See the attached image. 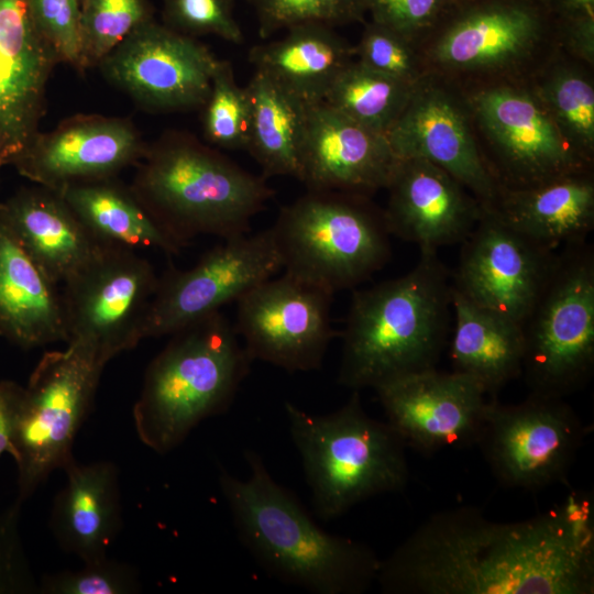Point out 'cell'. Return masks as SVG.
<instances>
[{
    "label": "cell",
    "mask_w": 594,
    "mask_h": 594,
    "mask_svg": "<svg viewBox=\"0 0 594 594\" xmlns=\"http://www.w3.org/2000/svg\"><path fill=\"white\" fill-rule=\"evenodd\" d=\"M165 25L188 36L216 35L241 44L242 30L234 16V0H163Z\"/></svg>",
    "instance_id": "obj_39"
},
{
    "label": "cell",
    "mask_w": 594,
    "mask_h": 594,
    "mask_svg": "<svg viewBox=\"0 0 594 594\" xmlns=\"http://www.w3.org/2000/svg\"><path fill=\"white\" fill-rule=\"evenodd\" d=\"M3 165H6V163H4L3 158L0 156V167L3 166Z\"/></svg>",
    "instance_id": "obj_46"
},
{
    "label": "cell",
    "mask_w": 594,
    "mask_h": 594,
    "mask_svg": "<svg viewBox=\"0 0 594 594\" xmlns=\"http://www.w3.org/2000/svg\"><path fill=\"white\" fill-rule=\"evenodd\" d=\"M587 428L564 398L529 393L518 404H487L476 444L493 476L509 488L565 482Z\"/></svg>",
    "instance_id": "obj_13"
},
{
    "label": "cell",
    "mask_w": 594,
    "mask_h": 594,
    "mask_svg": "<svg viewBox=\"0 0 594 594\" xmlns=\"http://www.w3.org/2000/svg\"><path fill=\"white\" fill-rule=\"evenodd\" d=\"M245 87L251 102L246 151L264 178H298L307 105L257 72Z\"/></svg>",
    "instance_id": "obj_31"
},
{
    "label": "cell",
    "mask_w": 594,
    "mask_h": 594,
    "mask_svg": "<svg viewBox=\"0 0 594 594\" xmlns=\"http://www.w3.org/2000/svg\"><path fill=\"white\" fill-rule=\"evenodd\" d=\"M249 476L220 468L221 493L234 528L272 576L315 594H361L376 582L381 559L366 544L322 529L276 482L261 455L245 450Z\"/></svg>",
    "instance_id": "obj_2"
},
{
    "label": "cell",
    "mask_w": 594,
    "mask_h": 594,
    "mask_svg": "<svg viewBox=\"0 0 594 594\" xmlns=\"http://www.w3.org/2000/svg\"><path fill=\"white\" fill-rule=\"evenodd\" d=\"M354 57L364 66L411 86L428 74L418 43L373 21L366 24L354 46Z\"/></svg>",
    "instance_id": "obj_37"
},
{
    "label": "cell",
    "mask_w": 594,
    "mask_h": 594,
    "mask_svg": "<svg viewBox=\"0 0 594 594\" xmlns=\"http://www.w3.org/2000/svg\"><path fill=\"white\" fill-rule=\"evenodd\" d=\"M450 334L452 372L476 382L491 397L521 376L524 332L520 323L480 307L452 288Z\"/></svg>",
    "instance_id": "obj_29"
},
{
    "label": "cell",
    "mask_w": 594,
    "mask_h": 594,
    "mask_svg": "<svg viewBox=\"0 0 594 594\" xmlns=\"http://www.w3.org/2000/svg\"><path fill=\"white\" fill-rule=\"evenodd\" d=\"M100 243L177 255L183 249L153 219L131 189L112 178L68 185L56 191Z\"/></svg>",
    "instance_id": "obj_30"
},
{
    "label": "cell",
    "mask_w": 594,
    "mask_h": 594,
    "mask_svg": "<svg viewBox=\"0 0 594 594\" xmlns=\"http://www.w3.org/2000/svg\"><path fill=\"white\" fill-rule=\"evenodd\" d=\"M145 151L129 121L80 116L51 132H38L11 165L36 185L58 191L76 183L112 178Z\"/></svg>",
    "instance_id": "obj_20"
},
{
    "label": "cell",
    "mask_w": 594,
    "mask_h": 594,
    "mask_svg": "<svg viewBox=\"0 0 594 594\" xmlns=\"http://www.w3.org/2000/svg\"><path fill=\"white\" fill-rule=\"evenodd\" d=\"M398 162L385 134L324 101L307 106L297 178L307 190L370 196L386 189Z\"/></svg>",
    "instance_id": "obj_21"
},
{
    "label": "cell",
    "mask_w": 594,
    "mask_h": 594,
    "mask_svg": "<svg viewBox=\"0 0 594 594\" xmlns=\"http://www.w3.org/2000/svg\"><path fill=\"white\" fill-rule=\"evenodd\" d=\"M23 386L0 381V455L11 451Z\"/></svg>",
    "instance_id": "obj_44"
},
{
    "label": "cell",
    "mask_w": 594,
    "mask_h": 594,
    "mask_svg": "<svg viewBox=\"0 0 594 594\" xmlns=\"http://www.w3.org/2000/svg\"><path fill=\"white\" fill-rule=\"evenodd\" d=\"M387 422L406 447L422 453L476 444L488 400L473 380L437 369L374 389Z\"/></svg>",
    "instance_id": "obj_19"
},
{
    "label": "cell",
    "mask_w": 594,
    "mask_h": 594,
    "mask_svg": "<svg viewBox=\"0 0 594 594\" xmlns=\"http://www.w3.org/2000/svg\"><path fill=\"white\" fill-rule=\"evenodd\" d=\"M484 209L505 224L550 249L586 241L594 229V178L583 170L524 188L502 187Z\"/></svg>",
    "instance_id": "obj_26"
},
{
    "label": "cell",
    "mask_w": 594,
    "mask_h": 594,
    "mask_svg": "<svg viewBox=\"0 0 594 594\" xmlns=\"http://www.w3.org/2000/svg\"><path fill=\"white\" fill-rule=\"evenodd\" d=\"M564 18H570L585 12H594V0H557Z\"/></svg>",
    "instance_id": "obj_45"
},
{
    "label": "cell",
    "mask_w": 594,
    "mask_h": 594,
    "mask_svg": "<svg viewBox=\"0 0 594 594\" xmlns=\"http://www.w3.org/2000/svg\"><path fill=\"white\" fill-rule=\"evenodd\" d=\"M34 22L58 62L81 66L80 0H28Z\"/></svg>",
    "instance_id": "obj_40"
},
{
    "label": "cell",
    "mask_w": 594,
    "mask_h": 594,
    "mask_svg": "<svg viewBox=\"0 0 594 594\" xmlns=\"http://www.w3.org/2000/svg\"><path fill=\"white\" fill-rule=\"evenodd\" d=\"M160 278L135 250L105 244L61 287L67 344L105 365L142 340V327Z\"/></svg>",
    "instance_id": "obj_12"
},
{
    "label": "cell",
    "mask_w": 594,
    "mask_h": 594,
    "mask_svg": "<svg viewBox=\"0 0 594 594\" xmlns=\"http://www.w3.org/2000/svg\"><path fill=\"white\" fill-rule=\"evenodd\" d=\"M105 366L74 344L44 353L36 364L23 386L10 451L21 503L74 459L75 438L91 409Z\"/></svg>",
    "instance_id": "obj_9"
},
{
    "label": "cell",
    "mask_w": 594,
    "mask_h": 594,
    "mask_svg": "<svg viewBox=\"0 0 594 594\" xmlns=\"http://www.w3.org/2000/svg\"><path fill=\"white\" fill-rule=\"evenodd\" d=\"M65 486L54 499L50 526L59 547L82 562L107 557L121 529L119 472L110 461L75 458L64 468Z\"/></svg>",
    "instance_id": "obj_25"
},
{
    "label": "cell",
    "mask_w": 594,
    "mask_h": 594,
    "mask_svg": "<svg viewBox=\"0 0 594 594\" xmlns=\"http://www.w3.org/2000/svg\"><path fill=\"white\" fill-rule=\"evenodd\" d=\"M21 504L0 514V594L38 593L18 529Z\"/></svg>",
    "instance_id": "obj_41"
},
{
    "label": "cell",
    "mask_w": 594,
    "mask_h": 594,
    "mask_svg": "<svg viewBox=\"0 0 594 594\" xmlns=\"http://www.w3.org/2000/svg\"><path fill=\"white\" fill-rule=\"evenodd\" d=\"M332 300L333 294L284 273L237 301L233 326L253 361L290 373L316 371L338 334Z\"/></svg>",
    "instance_id": "obj_15"
},
{
    "label": "cell",
    "mask_w": 594,
    "mask_h": 594,
    "mask_svg": "<svg viewBox=\"0 0 594 594\" xmlns=\"http://www.w3.org/2000/svg\"><path fill=\"white\" fill-rule=\"evenodd\" d=\"M452 323L451 273L437 252H420L408 273L353 289L338 383L351 391L375 389L436 369Z\"/></svg>",
    "instance_id": "obj_3"
},
{
    "label": "cell",
    "mask_w": 594,
    "mask_h": 594,
    "mask_svg": "<svg viewBox=\"0 0 594 594\" xmlns=\"http://www.w3.org/2000/svg\"><path fill=\"white\" fill-rule=\"evenodd\" d=\"M449 0H362L372 21L419 44Z\"/></svg>",
    "instance_id": "obj_42"
},
{
    "label": "cell",
    "mask_w": 594,
    "mask_h": 594,
    "mask_svg": "<svg viewBox=\"0 0 594 594\" xmlns=\"http://www.w3.org/2000/svg\"><path fill=\"white\" fill-rule=\"evenodd\" d=\"M561 35L564 52L573 59L594 65V12L566 18Z\"/></svg>",
    "instance_id": "obj_43"
},
{
    "label": "cell",
    "mask_w": 594,
    "mask_h": 594,
    "mask_svg": "<svg viewBox=\"0 0 594 594\" xmlns=\"http://www.w3.org/2000/svg\"><path fill=\"white\" fill-rule=\"evenodd\" d=\"M473 128L463 92L453 82L428 73L414 87L386 138L399 160L421 158L439 166L488 207L502 186Z\"/></svg>",
    "instance_id": "obj_16"
},
{
    "label": "cell",
    "mask_w": 594,
    "mask_h": 594,
    "mask_svg": "<svg viewBox=\"0 0 594 594\" xmlns=\"http://www.w3.org/2000/svg\"><path fill=\"white\" fill-rule=\"evenodd\" d=\"M202 108V130L209 143L227 150H246L251 102L246 87L238 85L230 62L219 61Z\"/></svg>",
    "instance_id": "obj_35"
},
{
    "label": "cell",
    "mask_w": 594,
    "mask_h": 594,
    "mask_svg": "<svg viewBox=\"0 0 594 594\" xmlns=\"http://www.w3.org/2000/svg\"><path fill=\"white\" fill-rule=\"evenodd\" d=\"M58 58L28 0H0V156L6 165L36 136Z\"/></svg>",
    "instance_id": "obj_23"
},
{
    "label": "cell",
    "mask_w": 594,
    "mask_h": 594,
    "mask_svg": "<svg viewBox=\"0 0 594 594\" xmlns=\"http://www.w3.org/2000/svg\"><path fill=\"white\" fill-rule=\"evenodd\" d=\"M271 229L284 273L333 295L355 289L392 256L383 209L364 195L307 190Z\"/></svg>",
    "instance_id": "obj_7"
},
{
    "label": "cell",
    "mask_w": 594,
    "mask_h": 594,
    "mask_svg": "<svg viewBox=\"0 0 594 594\" xmlns=\"http://www.w3.org/2000/svg\"><path fill=\"white\" fill-rule=\"evenodd\" d=\"M0 218L59 288L105 245L92 237L58 193L38 185L1 202Z\"/></svg>",
    "instance_id": "obj_24"
},
{
    "label": "cell",
    "mask_w": 594,
    "mask_h": 594,
    "mask_svg": "<svg viewBox=\"0 0 594 594\" xmlns=\"http://www.w3.org/2000/svg\"><path fill=\"white\" fill-rule=\"evenodd\" d=\"M293 442L300 455L316 515L334 519L373 496L405 488V442L387 421L366 414L360 392L339 409L316 415L286 402Z\"/></svg>",
    "instance_id": "obj_6"
},
{
    "label": "cell",
    "mask_w": 594,
    "mask_h": 594,
    "mask_svg": "<svg viewBox=\"0 0 594 594\" xmlns=\"http://www.w3.org/2000/svg\"><path fill=\"white\" fill-rule=\"evenodd\" d=\"M383 209L391 235L420 252L461 244L483 213L481 202L454 177L421 158L399 160Z\"/></svg>",
    "instance_id": "obj_22"
},
{
    "label": "cell",
    "mask_w": 594,
    "mask_h": 594,
    "mask_svg": "<svg viewBox=\"0 0 594 594\" xmlns=\"http://www.w3.org/2000/svg\"><path fill=\"white\" fill-rule=\"evenodd\" d=\"M462 92L487 144V165L502 187H530L591 169L562 138L527 79L471 86Z\"/></svg>",
    "instance_id": "obj_11"
},
{
    "label": "cell",
    "mask_w": 594,
    "mask_h": 594,
    "mask_svg": "<svg viewBox=\"0 0 594 594\" xmlns=\"http://www.w3.org/2000/svg\"><path fill=\"white\" fill-rule=\"evenodd\" d=\"M219 58L195 37L153 19L132 31L98 65L105 77L144 108H202Z\"/></svg>",
    "instance_id": "obj_17"
},
{
    "label": "cell",
    "mask_w": 594,
    "mask_h": 594,
    "mask_svg": "<svg viewBox=\"0 0 594 594\" xmlns=\"http://www.w3.org/2000/svg\"><path fill=\"white\" fill-rule=\"evenodd\" d=\"M584 64L554 53L527 82L562 138L586 164L594 160V84Z\"/></svg>",
    "instance_id": "obj_32"
},
{
    "label": "cell",
    "mask_w": 594,
    "mask_h": 594,
    "mask_svg": "<svg viewBox=\"0 0 594 594\" xmlns=\"http://www.w3.org/2000/svg\"><path fill=\"white\" fill-rule=\"evenodd\" d=\"M353 57V45L332 26L318 23L289 28L280 38L249 52L254 72L307 106L324 101L334 79Z\"/></svg>",
    "instance_id": "obj_28"
},
{
    "label": "cell",
    "mask_w": 594,
    "mask_h": 594,
    "mask_svg": "<svg viewBox=\"0 0 594 594\" xmlns=\"http://www.w3.org/2000/svg\"><path fill=\"white\" fill-rule=\"evenodd\" d=\"M139 163L132 193L182 248L199 235L250 233L275 195L262 175L183 133L161 139Z\"/></svg>",
    "instance_id": "obj_4"
},
{
    "label": "cell",
    "mask_w": 594,
    "mask_h": 594,
    "mask_svg": "<svg viewBox=\"0 0 594 594\" xmlns=\"http://www.w3.org/2000/svg\"><path fill=\"white\" fill-rule=\"evenodd\" d=\"M521 376L531 394L565 398L594 372V250L586 241L558 251L552 273L521 324Z\"/></svg>",
    "instance_id": "obj_8"
},
{
    "label": "cell",
    "mask_w": 594,
    "mask_h": 594,
    "mask_svg": "<svg viewBox=\"0 0 594 594\" xmlns=\"http://www.w3.org/2000/svg\"><path fill=\"white\" fill-rule=\"evenodd\" d=\"M547 33L537 6L493 0L462 10L419 50L427 73L453 84L526 80L528 68L534 74L554 54L542 55Z\"/></svg>",
    "instance_id": "obj_10"
},
{
    "label": "cell",
    "mask_w": 594,
    "mask_h": 594,
    "mask_svg": "<svg viewBox=\"0 0 594 594\" xmlns=\"http://www.w3.org/2000/svg\"><path fill=\"white\" fill-rule=\"evenodd\" d=\"M593 502L572 491L515 522L438 512L381 560L376 582L385 594H593Z\"/></svg>",
    "instance_id": "obj_1"
},
{
    "label": "cell",
    "mask_w": 594,
    "mask_h": 594,
    "mask_svg": "<svg viewBox=\"0 0 594 594\" xmlns=\"http://www.w3.org/2000/svg\"><path fill=\"white\" fill-rule=\"evenodd\" d=\"M146 369L133 406L140 440L165 454L202 420L224 413L253 360L220 310L174 332Z\"/></svg>",
    "instance_id": "obj_5"
},
{
    "label": "cell",
    "mask_w": 594,
    "mask_h": 594,
    "mask_svg": "<svg viewBox=\"0 0 594 594\" xmlns=\"http://www.w3.org/2000/svg\"><path fill=\"white\" fill-rule=\"evenodd\" d=\"M138 572L130 565L105 557L84 562L78 570L45 575L38 584L42 594H131L140 591Z\"/></svg>",
    "instance_id": "obj_38"
},
{
    "label": "cell",
    "mask_w": 594,
    "mask_h": 594,
    "mask_svg": "<svg viewBox=\"0 0 594 594\" xmlns=\"http://www.w3.org/2000/svg\"><path fill=\"white\" fill-rule=\"evenodd\" d=\"M261 38L278 31L318 23L329 26L361 21L365 9L362 0H249Z\"/></svg>",
    "instance_id": "obj_36"
},
{
    "label": "cell",
    "mask_w": 594,
    "mask_h": 594,
    "mask_svg": "<svg viewBox=\"0 0 594 594\" xmlns=\"http://www.w3.org/2000/svg\"><path fill=\"white\" fill-rule=\"evenodd\" d=\"M558 251L532 241L483 208L462 241L453 290L471 302L520 324L530 314L554 267Z\"/></svg>",
    "instance_id": "obj_18"
},
{
    "label": "cell",
    "mask_w": 594,
    "mask_h": 594,
    "mask_svg": "<svg viewBox=\"0 0 594 594\" xmlns=\"http://www.w3.org/2000/svg\"><path fill=\"white\" fill-rule=\"evenodd\" d=\"M415 86L353 59L337 76L324 102L358 123L386 135Z\"/></svg>",
    "instance_id": "obj_33"
},
{
    "label": "cell",
    "mask_w": 594,
    "mask_h": 594,
    "mask_svg": "<svg viewBox=\"0 0 594 594\" xmlns=\"http://www.w3.org/2000/svg\"><path fill=\"white\" fill-rule=\"evenodd\" d=\"M152 19L147 0H80V69L98 66L132 31Z\"/></svg>",
    "instance_id": "obj_34"
},
{
    "label": "cell",
    "mask_w": 594,
    "mask_h": 594,
    "mask_svg": "<svg viewBox=\"0 0 594 594\" xmlns=\"http://www.w3.org/2000/svg\"><path fill=\"white\" fill-rule=\"evenodd\" d=\"M282 270L271 227L222 239L190 268H170L160 278L142 327V340L173 334L220 311Z\"/></svg>",
    "instance_id": "obj_14"
},
{
    "label": "cell",
    "mask_w": 594,
    "mask_h": 594,
    "mask_svg": "<svg viewBox=\"0 0 594 594\" xmlns=\"http://www.w3.org/2000/svg\"><path fill=\"white\" fill-rule=\"evenodd\" d=\"M0 337L22 349L67 341L61 288L0 218Z\"/></svg>",
    "instance_id": "obj_27"
}]
</instances>
